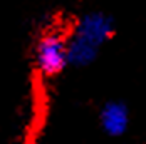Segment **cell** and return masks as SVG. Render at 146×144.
<instances>
[{
  "mask_svg": "<svg viewBox=\"0 0 146 144\" xmlns=\"http://www.w3.org/2000/svg\"><path fill=\"white\" fill-rule=\"evenodd\" d=\"M102 131L111 137H121L129 127V109L121 101H109L99 112Z\"/></svg>",
  "mask_w": 146,
  "mask_h": 144,
  "instance_id": "cell-3",
  "label": "cell"
},
{
  "mask_svg": "<svg viewBox=\"0 0 146 144\" xmlns=\"http://www.w3.org/2000/svg\"><path fill=\"white\" fill-rule=\"evenodd\" d=\"M114 24L109 15L102 12L86 14L76 25L72 37L67 40V59L76 67L92 64L104 44L113 37Z\"/></svg>",
  "mask_w": 146,
  "mask_h": 144,
  "instance_id": "cell-1",
  "label": "cell"
},
{
  "mask_svg": "<svg viewBox=\"0 0 146 144\" xmlns=\"http://www.w3.org/2000/svg\"><path fill=\"white\" fill-rule=\"evenodd\" d=\"M35 64L45 77H54L69 65L67 39L60 32H47L37 42Z\"/></svg>",
  "mask_w": 146,
  "mask_h": 144,
  "instance_id": "cell-2",
  "label": "cell"
}]
</instances>
